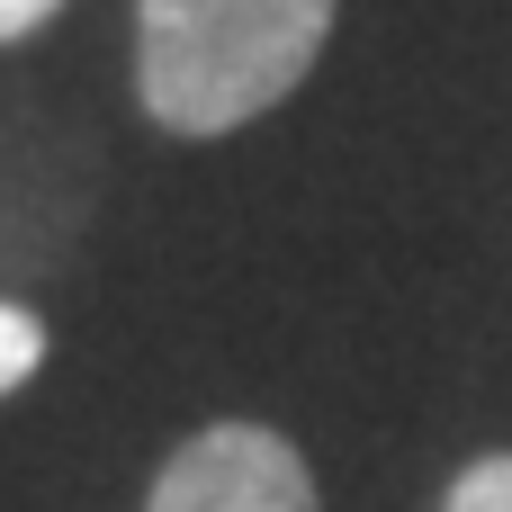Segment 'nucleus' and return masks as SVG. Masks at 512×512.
<instances>
[{
  "mask_svg": "<svg viewBox=\"0 0 512 512\" xmlns=\"http://www.w3.org/2000/svg\"><path fill=\"white\" fill-rule=\"evenodd\" d=\"M342 0H135V99L171 135H234L279 108Z\"/></svg>",
  "mask_w": 512,
  "mask_h": 512,
  "instance_id": "obj_1",
  "label": "nucleus"
},
{
  "mask_svg": "<svg viewBox=\"0 0 512 512\" xmlns=\"http://www.w3.org/2000/svg\"><path fill=\"white\" fill-rule=\"evenodd\" d=\"M144 512H324V504H315L297 441H279L270 423H207L171 450Z\"/></svg>",
  "mask_w": 512,
  "mask_h": 512,
  "instance_id": "obj_2",
  "label": "nucleus"
},
{
  "mask_svg": "<svg viewBox=\"0 0 512 512\" xmlns=\"http://www.w3.org/2000/svg\"><path fill=\"white\" fill-rule=\"evenodd\" d=\"M36 360H45V324L0 297V396H18V387L36 378Z\"/></svg>",
  "mask_w": 512,
  "mask_h": 512,
  "instance_id": "obj_3",
  "label": "nucleus"
},
{
  "mask_svg": "<svg viewBox=\"0 0 512 512\" xmlns=\"http://www.w3.org/2000/svg\"><path fill=\"white\" fill-rule=\"evenodd\" d=\"M441 512H512V450L459 468V486H450V504H441Z\"/></svg>",
  "mask_w": 512,
  "mask_h": 512,
  "instance_id": "obj_4",
  "label": "nucleus"
},
{
  "mask_svg": "<svg viewBox=\"0 0 512 512\" xmlns=\"http://www.w3.org/2000/svg\"><path fill=\"white\" fill-rule=\"evenodd\" d=\"M63 0H0V45H18V36H36L45 18H54Z\"/></svg>",
  "mask_w": 512,
  "mask_h": 512,
  "instance_id": "obj_5",
  "label": "nucleus"
}]
</instances>
